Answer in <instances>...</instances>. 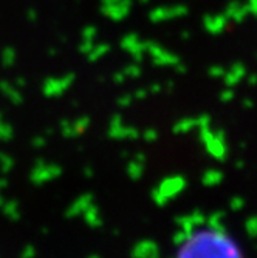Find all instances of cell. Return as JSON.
I'll return each mask as SVG.
<instances>
[{
    "mask_svg": "<svg viewBox=\"0 0 257 258\" xmlns=\"http://www.w3.org/2000/svg\"><path fill=\"white\" fill-rule=\"evenodd\" d=\"M175 258H245L239 243L219 226L192 229L180 241Z\"/></svg>",
    "mask_w": 257,
    "mask_h": 258,
    "instance_id": "6da1fadb",
    "label": "cell"
}]
</instances>
